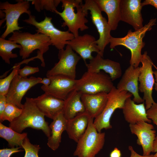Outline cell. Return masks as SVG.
<instances>
[{"label":"cell","instance_id":"1","mask_svg":"<svg viewBox=\"0 0 157 157\" xmlns=\"http://www.w3.org/2000/svg\"><path fill=\"white\" fill-rule=\"evenodd\" d=\"M44 116L37 107L33 98L26 97L21 113L10 122L9 127L19 133L28 127L41 130L49 138L51 130L44 119Z\"/></svg>","mask_w":157,"mask_h":157},{"label":"cell","instance_id":"2","mask_svg":"<svg viewBox=\"0 0 157 157\" xmlns=\"http://www.w3.org/2000/svg\"><path fill=\"white\" fill-rule=\"evenodd\" d=\"M156 18L151 19L147 24L138 30L132 31L129 30L127 34L122 38H115L111 36L110 39V48L113 49L116 46L122 45L129 49L131 52L130 64L137 67L141 63L142 54L141 51L145 43L143 41L146 32L151 30L152 27L156 24Z\"/></svg>","mask_w":157,"mask_h":157},{"label":"cell","instance_id":"3","mask_svg":"<svg viewBox=\"0 0 157 157\" xmlns=\"http://www.w3.org/2000/svg\"><path fill=\"white\" fill-rule=\"evenodd\" d=\"M12 33L8 40L14 41L21 46L19 55L22 59H25L34 51L37 49V56L41 61V66L45 67L43 55L51 45L49 37L46 35L38 32L33 34L28 32L15 31Z\"/></svg>","mask_w":157,"mask_h":157},{"label":"cell","instance_id":"4","mask_svg":"<svg viewBox=\"0 0 157 157\" xmlns=\"http://www.w3.org/2000/svg\"><path fill=\"white\" fill-rule=\"evenodd\" d=\"M63 10H58L56 13L58 15L63 21L62 26H67L68 31L76 37L79 35L78 31H81L88 29L86 25L88 21L86 18L88 12L82 7V0H61Z\"/></svg>","mask_w":157,"mask_h":157},{"label":"cell","instance_id":"5","mask_svg":"<svg viewBox=\"0 0 157 157\" xmlns=\"http://www.w3.org/2000/svg\"><path fill=\"white\" fill-rule=\"evenodd\" d=\"M90 117L85 132L77 143L73 155L77 157H95L102 149L105 143V133L99 132Z\"/></svg>","mask_w":157,"mask_h":157},{"label":"cell","instance_id":"6","mask_svg":"<svg viewBox=\"0 0 157 157\" xmlns=\"http://www.w3.org/2000/svg\"><path fill=\"white\" fill-rule=\"evenodd\" d=\"M114 86L109 75L101 71L94 73L87 71L77 80L75 90L82 94H93L100 92L108 93Z\"/></svg>","mask_w":157,"mask_h":157},{"label":"cell","instance_id":"7","mask_svg":"<svg viewBox=\"0 0 157 157\" xmlns=\"http://www.w3.org/2000/svg\"><path fill=\"white\" fill-rule=\"evenodd\" d=\"M28 16V18L23 20V21L35 27L37 32L47 35L50 39L51 45L59 50L64 49L68 41L74 37L68 30L63 31L56 28L52 22L51 17L46 16L43 20L38 22L34 15L31 14Z\"/></svg>","mask_w":157,"mask_h":157},{"label":"cell","instance_id":"8","mask_svg":"<svg viewBox=\"0 0 157 157\" xmlns=\"http://www.w3.org/2000/svg\"><path fill=\"white\" fill-rule=\"evenodd\" d=\"M132 96L127 91H119L115 86L113 87L108 93V101L104 110L94 121V124L98 132H101L103 129L112 128L110 120L112 115L117 109H122L126 100Z\"/></svg>","mask_w":157,"mask_h":157},{"label":"cell","instance_id":"9","mask_svg":"<svg viewBox=\"0 0 157 157\" xmlns=\"http://www.w3.org/2000/svg\"><path fill=\"white\" fill-rule=\"evenodd\" d=\"M82 7L86 11H90L92 22L96 27L99 34V39L96 43L101 56L103 57L106 46L109 43L111 37V31L106 18L102 14L101 11L95 0H85Z\"/></svg>","mask_w":157,"mask_h":157},{"label":"cell","instance_id":"10","mask_svg":"<svg viewBox=\"0 0 157 157\" xmlns=\"http://www.w3.org/2000/svg\"><path fill=\"white\" fill-rule=\"evenodd\" d=\"M58 61L47 73V77L62 76L76 79V65L81 58L67 44L65 49L59 50Z\"/></svg>","mask_w":157,"mask_h":157},{"label":"cell","instance_id":"11","mask_svg":"<svg viewBox=\"0 0 157 157\" xmlns=\"http://www.w3.org/2000/svg\"><path fill=\"white\" fill-rule=\"evenodd\" d=\"M138 77L139 90L143 94V99L145 101L146 110L149 109L155 102L152 94L155 79L152 67L154 64L147 51L142 54Z\"/></svg>","mask_w":157,"mask_h":157},{"label":"cell","instance_id":"12","mask_svg":"<svg viewBox=\"0 0 157 157\" xmlns=\"http://www.w3.org/2000/svg\"><path fill=\"white\" fill-rule=\"evenodd\" d=\"M16 3L12 4L6 1L0 3V9L5 13L6 29L1 36L5 39L10 33L18 31L23 28L19 26L18 19L21 15L26 13L28 15H31L29 9L30 3L28 0H17Z\"/></svg>","mask_w":157,"mask_h":157},{"label":"cell","instance_id":"13","mask_svg":"<svg viewBox=\"0 0 157 157\" xmlns=\"http://www.w3.org/2000/svg\"><path fill=\"white\" fill-rule=\"evenodd\" d=\"M42 79L32 76L29 78L22 77L17 73L13 79L6 95L7 103L22 109L23 104L21 101L23 97L31 88L40 83Z\"/></svg>","mask_w":157,"mask_h":157},{"label":"cell","instance_id":"14","mask_svg":"<svg viewBox=\"0 0 157 157\" xmlns=\"http://www.w3.org/2000/svg\"><path fill=\"white\" fill-rule=\"evenodd\" d=\"M129 127L131 133L138 137L137 143L142 147L143 155H150L153 151V143L156 136L153 125L147 122L140 121L135 124H129Z\"/></svg>","mask_w":157,"mask_h":157},{"label":"cell","instance_id":"15","mask_svg":"<svg viewBox=\"0 0 157 157\" xmlns=\"http://www.w3.org/2000/svg\"><path fill=\"white\" fill-rule=\"evenodd\" d=\"M121 20L133 26L135 31L143 27L141 0H121Z\"/></svg>","mask_w":157,"mask_h":157},{"label":"cell","instance_id":"16","mask_svg":"<svg viewBox=\"0 0 157 157\" xmlns=\"http://www.w3.org/2000/svg\"><path fill=\"white\" fill-rule=\"evenodd\" d=\"M50 85L47 87L42 85L41 88L45 93L56 98L64 100L69 94L74 90L77 80L62 76L49 77Z\"/></svg>","mask_w":157,"mask_h":157},{"label":"cell","instance_id":"17","mask_svg":"<svg viewBox=\"0 0 157 157\" xmlns=\"http://www.w3.org/2000/svg\"><path fill=\"white\" fill-rule=\"evenodd\" d=\"M140 72V67H135L130 65L125 70L116 87L119 91L125 90L130 93L133 96V100L138 104L144 101L139 93Z\"/></svg>","mask_w":157,"mask_h":157},{"label":"cell","instance_id":"18","mask_svg":"<svg viewBox=\"0 0 157 157\" xmlns=\"http://www.w3.org/2000/svg\"><path fill=\"white\" fill-rule=\"evenodd\" d=\"M96 40L93 36L86 33L74 37L68 41L67 44L79 54L86 63L87 59L90 60L93 58L92 55L93 52H96L101 56L96 43Z\"/></svg>","mask_w":157,"mask_h":157},{"label":"cell","instance_id":"19","mask_svg":"<svg viewBox=\"0 0 157 157\" xmlns=\"http://www.w3.org/2000/svg\"><path fill=\"white\" fill-rule=\"evenodd\" d=\"M87 71L99 73L101 70L109 74L112 81L119 78L122 75V70L120 64L103 57L97 53L95 57L90 60L88 63H85Z\"/></svg>","mask_w":157,"mask_h":157},{"label":"cell","instance_id":"20","mask_svg":"<svg viewBox=\"0 0 157 157\" xmlns=\"http://www.w3.org/2000/svg\"><path fill=\"white\" fill-rule=\"evenodd\" d=\"M40 111L47 117L53 119L63 112L64 101L46 93L33 98Z\"/></svg>","mask_w":157,"mask_h":157},{"label":"cell","instance_id":"21","mask_svg":"<svg viewBox=\"0 0 157 157\" xmlns=\"http://www.w3.org/2000/svg\"><path fill=\"white\" fill-rule=\"evenodd\" d=\"M81 99L85 112L95 119L104 110L108 101V93L102 92L93 94H83Z\"/></svg>","mask_w":157,"mask_h":157},{"label":"cell","instance_id":"22","mask_svg":"<svg viewBox=\"0 0 157 157\" xmlns=\"http://www.w3.org/2000/svg\"><path fill=\"white\" fill-rule=\"evenodd\" d=\"M146 110L144 103L136 104L131 97L126 100L122 109L125 120L131 124L140 121L150 123L151 121L147 117Z\"/></svg>","mask_w":157,"mask_h":157},{"label":"cell","instance_id":"23","mask_svg":"<svg viewBox=\"0 0 157 157\" xmlns=\"http://www.w3.org/2000/svg\"><path fill=\"white\" fill-rule=\"evenodd\" d=\"M90 117L85 112L67 120L66 131L69 138L77 142L86 131Z\"/></svg>","mask_w":157,"mask_h":157},{"label":"cell","instance_id":"24","mask_svg":"<svg viewBox=\"0 0 157 157\" xmlns=\"http://www.w3.org/2000/svg\"><path fill=\"white\" fill-rule=\"evenodd\" d=\"M83 94L74 90L64 100L63 112L67 120L72 119L78 114L85 112L84 106L81 100Z\"/></svg>","mask_w":157,"mask_h":157},{"label":"cell","instance_id":"25","mask_svg":"<svg viewBox=\"0 0 157 157\" xmlns=\"http://www.w3.org/2000/svg\"><path fill=\"white\" fill-rule=\"evenodd\" d=\"M101 11L107 14L111 31L116 30L121 20V0H95Z\"/></svg>","mask_w":157,"mask_h":157},{"label":"cell","instance_id":"26","mask_svg":"<svg viewBox=\"0 0 157 157\" xmlns=\"http://www.w3.org/2000/svg\"><path fill=\"white\" fill-rule=\"evenodd\" d=\"M53 120L49 125L51 134L48 138L47 145L52 150L55 151L60 146L63 132L66 130L67 120L64 117L63 112Z\"/></svg>","mask_w":157,"mask_h":157},{"label":"cell","instance_id":"27","mask_svg":"<svg viewBox=\"0 0 157 157\" xmlns=\"http://www.w3.org/2000/svg\"><path fill=\"white\" fill-rule=\"evenodd\" d=\"M27 136V133H19L0 122V137L6 140L11 148L22 147V142Z\"/></svg>","mask_w":157,"mask_h":157},{"label":"cell","instance_id":"28","mask_svg":"<svg viewBox=\"0 0 157 157\" xmlns=\"http://www.w3.org/2000/svg\"><path fill=\"white\" fill-rule=\"evenodd\" d=\"M21 46L15 41L0 38V56L5 63L10 64V58H17L18 55L13 53L12 51L16 48L20 49Z\"/></svg>","mask_w":157,"mask_h":157},{"label":"cell","instance_id":"29","mask_svg":"<svg viewBox=\"0 0 157 157\" xmlns=\"http://www.w3.org/2000/svg\"><path fill=\"white\" fill-rule=\"evenodd\" d=\"M32 4L34 6L35 9L38 12L45 9L56 13L57 11V7L61 2L60 0H33Z\"/></svg>","mask_w":157,"mask_h":157},{"label":"cell","instance_id":"30","mask_svg":"<svg viewBox=\"0 0 157 157\" xmlns=\"http://www.w3.org/2000/svg\"><path fill=\"white\" fill-rule=\"evenodd\" d=\"M20 63L15 64L10 73L4 78L0 79V95H6L10 84L20 68Z\"/></svg>","mask_w":157,"mask_h":157},{"label":"cell","instance_id":"31","mask_svg":"<svg viewBox=\"0 0 157 157\" xmlns=\"http://www.w3.org/2000/svg\"><path fill=\"white\" fill-rule=\"evenodd\" d=\"M22 111V109L13 104L7 103L4 111L0 115L1 122L6 120L11 122L21 114Z\"/></svg>","mask_w":157,"mask_h":157},{"label":"cell","instance_id":"32","mask_svg":"<svg viewBox=\"0 0 157 157\" xmlns=\"http://www.w3.org/2000/svg\"><path fill=\"white\" fill-rule=\"evenodd\" d=\"M22 147L25 151L24 157H39L38 152L40 149L39 145L31 143L27 136L24 140Z\"/></svg>","mask_w":157,"mask_h":157},{"label":"cell","instance_id":"33","mask_svg":"<svg viewBox=\"0 0 157 157\" xmlns=\"http://www.w3.org/2000/svg\"><path fill=\"white\" fill-rule=\"evenodd\" d=\"M39 71L38 67H34L28 66H25L22 69H19L18 71V74L22 77H27L30 75L34 74Z\"/></svg>","mask_w":157,"mask_h":157},{"label":"cell","instance_id":"34","mask_svg":"<svg viewBox=\"0 0 157 157\" xmlns=\"http://www.w3.org/2000/svg\"><path fill=\"white\" fill-rule=\"evenodd\" d=\"M147 114L148 118L157 126V102H155L147 110Z\"/></svg>","mask_w":157,"mask_h":157},{"label":"cell","instance_id":"35","mask_svg":"<svg viewBox=\"0 0 157 157\" xmlns=\"http://www.w3.org/2000/svg\"><path fill=\"white\" fill-rule=\"evenodd\" d=\"M21 147H17L10 148H4L0 150V157H10L14 153L23 151L19 149Z\"/></svg>","mask_w":157,"mask_h":157},{"label":"cell","instance_id":"36","mask_svg":"<svg viewBox=\"0 0 157 157\" xmlns=\"http://www.w3.org/2000/svg\"><path fill=\"white\" fill-rule=\"evenodd\" d=\"M7 104L6 95H0V115L4 111Z\"/></svg>","mask_w":157,"mask_h":157},{"label":"cell","instance_id":"37","mask_svg":"<svg viewBox=\"0 0 157 157\" xmlns=\"http://www.w3.org/2000/svg\"><path fill=\"white\" fill-rule=\"evenodd\" d=\"M128 149L131 152L130 157H153V154H150L147 156H141L138 154L131 146H129Z\"/></svg>","mask_w":157,"mask_h":157},{"label":"cell","instance_id":"38","mask_svg":"<svg viewBox=\"0 0 157 157\" xmlns=\"http://www.w3.org/2000/svg\"><path fill=\"white\" fill-rule=\"evenodd\" d=\"M148 5L153 6L157 9V0H145L142 2V7Z\"/></svg>","mask_w":157,"mask_h":157},{"label":"cell","instance_id":"39","mask_svg":"<svg viewBox=\"0 0 157 157\" xmlns=\"http://www.w3.org/2000/svg\"><path fill=\"white\" fill-rule=\"evenodd\" d=\"M121 156L120 151L117 148L115 147L110 153V157H121Z\"/></svg>","mask_w":157,"mask_h":157},{"label":"cell","instance_id":"40","mask_svg":"<svg viewBox=\"0 0 157 157\" xmlns=\"http://www.w3.org/2000/svg\"><path fill=\"white\" fill-rule=\"evenodd\" d=\"M51 83V81L50 78L47 77L42 79L40 83L42 84L45 86L47 87L50 85Z\"/></svg>","mask_w":157,"mask_h":157},{"label":"cell","instance_id":"41","mask_svg":"<svg viewBox=\"0 0 157 157\" xmlns=\"http://www.w3.org/2000/svg\"><path fill=\"white\" fill-rule=\"evenodd\" d=\"M152 152H156L155 154H153V157H157V135L154 142Z\"/></svg>","mask_w":157,"mask_h":157},{"label":"cell","instance_id":"42","mask_svg":"<svg viewBox=\"0 0 157 157\" xmlns=\"http://www.w3.org/2000/svg\"><path fill=\"white\" fill-rule=\"evenodd\" d=\"M154 74L155 77V83L154 88L155 90L157 91V69L154 71Z\"/></svg>","mask_w":157,"mask_h":157},{"label":"cell","instance_id":"43","mask_svg":"<svg viewBox=\"0 0 157 157\" xmlns=\"http://www.w3.org/2000/svg\"><path fill=\"white\" fill-rule=\"evenodd\" d=\"M6 15L5 13L2 11L0 10V17L1 19H3L5 18Z\"/></svg>","mask_w":157,"mask_h":157},{"label":"cell","instance_id":"44","mask_svg":"<svg viewBox=\"0 0 157 157\" xmlns=\"http://www.w3.org/2000/svg\"><path fill=\"white\" fill-rule=\"evenodd\" d=\"M5 21H6L5 18L3 19H1V20H0V26H1V25L3 22H4Z\"/></svg>","mask_w":157,"mask_h":157}]
</instances>
